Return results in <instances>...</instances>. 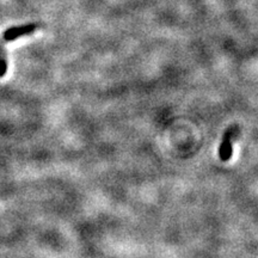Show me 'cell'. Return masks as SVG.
<instances>
[{
	"instance_id": "cell-1",
	"label": "cell",
	"mask_w": 258,
	"mask_h": 258,
	"mask_svg": "<svg viewBox=\"0 0 258 258\" xmlns=\"http://www.w3.org/2000/svg\"><path fill=\"white\" fill-rule=\"evenodd\" d=\"M37 25L36 24H27V25H22V27H14L10 28L4 32V41L9 42V41H15L16 38L24 36V35H29L31 34L32 31L36 30Z\"/></svg>"
},
{
	"instance_id": "cell-2",
	"label": "cell",
	"mask_w": 258,
	"mask_h": 258,
	"mask_svg": "<svg viewBox=\"0 0 258 258\" xmlns=\"http://www.w3.org/2000/svg\"><path fill=\"white\" fill-rule=\"evenodd\" d=\"M231 137L232 133L230 131L226 132L224 135V139H222L221 146L219 148V157L221 158V160L227 161L231 159L232 157V144H231Z\"/></svg>"
},
{
	"instance_id": "cell-3",
	"label": "cell",
	"mask_w": 258,
	"mask_h": 258,
	"mask_svg": "<svg viewBox=\"0 0 258 258\" xmlns=\"http://www.w3.org/2000/svg\"><path fill=\"white\" fill-rule=\"evenodd\" d=\"M6 71H8V64H6V61L4 60V56L0 55V78L5 76Z\"/></svg>"
}]
</instances>
